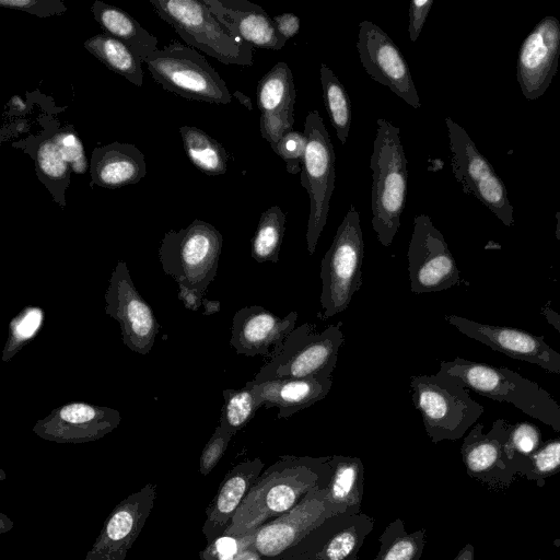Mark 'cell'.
Segmentation results:
<instances>
[{
  "label": "cell",
  "mask_w": 560,
  "mask_h": 560,
  "mask_svg": "<svg viewBox=\"0 0 560 560\" xmlns=\"http://www.w3.org/2000/svg\"><path fill=\"white\" fill-rule=\"evenodd\" d=\"M436 374L487 398L511 402L560 433V405L537 383L510 369L455 358L453 361H441Z\"/></svg>",
  "instance_id": "6da1fadb"
},
{
  "label": "cell",
  "mask_w": 560,
  "mask_h": 560,
  "mask_svg": "<svg viewBox=\"0 0 560 560\" xmlns=\"http://www.w3.org/2000/svg\"><path fill=\"white\" fill-rule=\"evenodd\" d=\"M370 167L372 170V228L380 243L388 247L400 226L407 196L408 162L399 128L377 119Z\"/></svg>",
  "instance_id": "7a4b0ae2"
},
{
  "label": "cell",
  "mask_w": 560,
  "mask_h": 560,
  "mask_svg": "<svg viewBox=\"0 0 560 560\" xmlns=\"http://www.w3.org/2000/svg\"><path fill=\"white\" fill-rule=\"evenodd\" d=\"M186 45L224 65L252 66L254 47L232 34L202 0H150Z\"/></svg>",
  "instance_id": "3957f363"
},
{
  "label": "cell",
  "mask_w": 560,
  "mask_h": 560,
  "mask_svg": "<svg viewBox=\"0 0 560 560\" xmlns=\"http://www.w3.org/2000/svg\"><path fill=\"white\" fill-rule=\"evenodd\" d=\"M410 387L415 407L434 443L463 438L483 413V406L470 397L467 387L436 373L412 376Z\"/></svg>",
  "instance_id": "277c9868"
},
{
  "label": "cell",
  "mask_w": 560,
  "mask_h": 560,
  "mask_svg": "<svg viewBox=\"0 0 560 560\" xmlns=\"http://www.w3.org/2000/svg\"><path fill=\"white\" fill-rule=\"evenodd\" d=\"M222 234L210 223L194 220L187 228L164 234L159 259L178 285L203 294L217 276Z\"/></svg>",
  "instance_id": "5b68a950"
},
{
  "label": "cell",
  "mask_w": 560,
  "mask_h": 560,
  "mask_svg": "<svg viewBox=\"0 0 560 560\" xmlns=\"http://www.w3.org/2000/svg\"><path fill=\"white\" fill-rule=\"evenodd\" d=\"M363 233L359 212L351 205L320 262L319 296L323 318L346 311L362 285Z\"/></svg>",
  "instance_id": "8992f818"
},
{
  "label": "cell",
  "mask_w": 560,
  "mask_h": 560,
  "mask_svg": "<svg viewBox=\"0 0 560 560\" xmlns=\"http://www.w3.org/2000/svg\"><path fill=\"white\" fill-rule=\"evenodd\" d=\"M340 327L341 322L329 325L322 332H315L308 323L295 327L272 351L270 360L261 366L254 381L331 376L345 341Z\"/></svg>",
  "instance_id": "52a82bcc"
},
{
  "label": "cell",
  "mask_w": 560,
  "mask_h": 560,
  "mask_svg": "<svg viewBox=\"0 0 560 560\" xmlns=\"http://www.w3.org/2000/svg\"><path fill=\"white\" fill-rule=\"evenodd\" d=\"M153 79L182 97L226 105L232 101L224 80L195 48L172 42L145 60Z\"/></svg>",
  "instance_id": "ba28073f"
},
{
  "label": "cell",
  "mask_w": 560,
  "mask_h": 560,
  "mask_svg": "<svg viewBox=\"0 0 560 560\" xmlns=\"http://www.w3.org/2000/svg\"><path fill=\"white\" fill-rule=\"evenodd\" d=\"M303 133L307 142L302 162L301 184L310 198L306 243L312 255L326 225L335 188V152L330 136L316 109L307 114Z\"/></svg>",
  "instance_id": "9c48e42d"
},
{
  "label": "cell",
  "mask_w": 560,
  "mask_h": 560,
  "mask_svg": "<svg viewBox=\"0 0 560 560\" xmlns=\"http://www.w3.org/2000/svg\"><path fill=\"white\" fill-rule=\"evenodd\" d=\"M452 172L465 194L485 205L505 226L514 224L508 190L488 160L479 152L466 130L445 118Z\"/></svg>",
  "instance_id": "30bf717a"
},
{
  "label": "cell",
  "mask_w": 560,
  "mask_h": 560,
  "mask_svg": "<svg viewBox=\"0 0 560 560\" xmlns=\"http://www.w3.org/2000/svg\"><path fill=\"white\" fill-rule=\"evenodd\" d=\"M407 259L412 293L443 291L460 282L447 243L427 214L413 219Z\"/></svg>",
  "instance_id": "8fae6325"
},
{
  "label": "cell",
  "mask_w": 560,
  "mask_h": 560,
  "mask_svg": "<svg viewBox=\"0 0 560 560\" xmlns=\"http://www.w3.org/2000/svg\"><path fill=\"white\" fill-rule=\"evenodd\" d=\"M105 314L120 324L122 343L131 351L148 354L159 332V323L136 289L127 264L119 260L105 292Z\"/></svg>",
  "instance_id": "7c38bea8"
},
{
  "label": "cell",
  "mask_w": 560,
  "mask_h": 560,
  "mask_svg": "<svg viewBox=\"0 0 560 560\" xmlns=\"http://www.w3.org/2000/svg\"><path fill=\"white\" fill-rule=\"evenodd\" d=\"M357 49L366 73L413 108L421 103L407 60L393 39L376 24L362 21Z\"/></svg>",
  "instance_id": "4fadbf2b"
},
{
  "label": "cell",
  "mask_w": 560,
  "mask_h": 560,
  "mask_svg": "<svg viewBox=\"0 0 560 560\" xmlns=\"http://www.w3.org/2000/svg\"><path fill=\"white\" fill-rule=\"evenodd\" d=\"M319 486L293 509L259 528L255 538L259 553L265 557L278 556L302 541L328 517L338 516L329 501L327 488Z\"/></svg>",
  "instance_id": "5bb4252c"
},
{
  "label": "cell",
  "mask_w": 560,
  "mask_h": 560,
  "mask_svg": "<svg viewBox=\"0 0 560 560\" xmlns=\"http://www.w3.org/2000/svg\"><path fill=\"white\" fill-rule=\"evenodd\" d=\"M445 319L465 336L494 351L536 364L549 373L560 374V353L541 336L520 328L483 324L457 315H446Z\"/></svg>",
  "instance_id": "9a60e30c"
},
{
  "label": "cell",
  "mask_w": 560,
  "mask_h": 560,
  "mask_svg": "<svg viewBox=\"0 0 560 560\" xmlns=\"http://www.w3.org/2000/svg\"><path fill=\"white\" fill-rule=\"evenodd\" d=\"M560 58V23L545 16L523 40L516 66V78L523 95L537 100L549 88Z\"/></svg>",
  "instance_id": "2e32d148"
},
{
  "label": "cell",
  "mask_w": 560,
  "mask_h": 560,
  "mask_svg": "<svg viewBox=\"0 0 560 560\" xmlns=\"http://www.w3.org/2000/svg\"><path fill=\"white\" fill-rule=\"evenodd\" d=\"M510 423L497 419L489 432L483 424L476 423L464 438L460 447L463 462L468 475L492 487H505L517 475L513 460L505 453Z\"/></svg>",
  "instance_id": "e0dca14e"
},
{
  "label": "cell",
  "mask_w": 560,
  "mask_h": 560,
  "mask_svg": "<svg viewBox=\"0 0 560 560\" xmlns=\"http://www.w3.org/2000/svg\"><path fill=\"white\" fill-rule=\"evenodd\" d=\"M121 420L118 410L88 402H69L39 419L34 431L38 435L60 441L81 442L97 439L115 429Z\"/></svg>",
  "instance_id": "ac0fdd59"
},
{
  "label": "cell",
  "mask_w": 560,
  "mask_h": 560,
  "mask_svg": "<svg viewBox=\"0 0 560 560\" xmlns=\"http://www.w3.org/2000/svg\"><path fill=\"white\" fill-rule=\"evenodd\" d=\"M296 319L295 311L281 318L259 305L243 307L233 317L230 345L237 354L270 358L295 328Z\"/></svg>",
  "instance_id": "d6986e66"
},
{
  "label": "cell",
  "mask_w": 560,
  "mask_h": 560,
  "mask_svg": "<svg viewBox=\"0 0 560 560\" xmlns=\"http://www.w3.org/2000/svg\"><path fill=\"white\" fill-rule=\"evenodd\" d=\"M215 18L234 35L253 47L280 50L287 43L267 12L246 0H202Z\"/></svg>",
  "instance_id": "ffe728a7"
},
{
  "label": "cell",
  "mask_w": 560,
  "mask_h": 560,
  "mask_svg": "<svg viewBox=\"0 0 560 560\" xmlns=\"http://www.w3.org/2000/svg\"><path fill=\"white\" fill-rule=\"evenodd\" d=\"M259 407H278V419L289 418L299 410L311 407L329 393L331 376L302 378L282 377L264 382L248 381Z\"/></svg>",
  "instance_id": "44dd1931"
},
{
  "label": "cell",
  "mask_w": 560,
  "mask_h": 560,
  "mask_svg": "<svg viewBox=\"0 0 560 560\" xmlns=\"http://www.w3.org/2000/svg\"><path fill=\"white\" fill-rule=\"evenodd\" d=\"M91 186L116 189L138 183L147 174L143 153L118 141L96 147L89 165Z\"/></svg>",
  "instance_id": "7402d4cb"
},
{
  "label": "cell",
  "mask_w": 560,
  "mask_h": 560,
  "mask_svg": "<svg viewBox=\"0 0 560 560\" xmlns=\"http://www.w3.org/2000/svg\"><path fill=\"white\" fill-rule=\"evenodd\" d=\"M91 11L105 33L125 44L141 62L158 49V38L122 9L96 0Z\"/></svg>",
  "instance_id": "603a6c76"
},
{
  "label": "cell",
  "mask_w": 560,
  "mask_h": 560,
  "mask_svg": "<svg viewBox=\"0 0 560 560\" xmlns=\"http://www.w3.org/2000/svg\"><path fill=\"white\" fill-rule=\"evenodd\" d=\"M327 481L328 498L338 515L359 508L363 485V464L357 457L332 456Z\"/></svg>",
  "instance_id": "cb8c5ba5"
},
{
  "label": "cell",
  "mask_w": 560,
  "mask_h": 560,
  "mask_svg": "<svg viewBox=\"0 0 560 560\" xmlns=\"http://www.w3.org/2000/svg\"><path fill=\"white\" fill-rule=\"evenodd\" d=\"M84 48L115 73L138 88L143 84L142 62L120 40L107 33L88 38Z\"/></svg>",
  "instance_id": "d4e9b609"
},
{
  "label": "cell",
  "mask_w": 560,
  "mask_h": 560,
  "mask_svg": "<svg viewBox=\"0 0 560 560\" xmlns=\"http://www.w3.org/2000/svg\"><path fill=\"white\" fill-rule=\"evenodd\" d=\"M295 96L293 74L284 61L277 62L257 85V105L261 114L294 109Z\"/></svg>",
  "instance_id": "484cf974"
},
{
  "label": "cell",
  "mask_w": 560,
  "mask_h": 560,
  "mask_svg": "<svg viewBox=\"0 0 560 560\" xmlns=\"http://www.w3.org/2000/svg\"><path fill=\"white\" fill-rule=\"evenodd\" d=\"M185 152L190 162L207 175H222L228 170L225 149L203 130L183 126L179 128Z\"/></svg>",
  "instance_id": "4316f807"
},
{
  "label": "cell",
  "mask_w": 560,
  "mask_h": 560,
  "mask_svg": "<svg viewBox=\"0 0 560 560\" xmlns=\"http://www.w3.org/2000/svg\"><path fill=\"white\" fill-rule=\"evenodd\" d=\"M36 173L55 200L65 206V191L70 184L71 168L63 160L54 139L42 141L36 150Z\"/></svg>",
  "instance_id": "83f0119b"
},
{
  "label": "cell",
  "mask_w": 560,
  "mask_h": 560,
  "mask_svg": "<svg viewBox=\"0 0 560 560\" xmlns=\"http://www.w3.org/2000/svg\"><path fill=\"white\" fill-rule=\"evenodd\" d=\"M319 78L325 108L338 139L345 144L348 139L352 117L349 95L332 70L325 63L320 65Z\"/></svg>",
  "instance_id": "f1b7e54d"
},
{
  "label": "cell",
  "mask_w": 560,
  "mask_h": 560,
  "mask_svg": "<svg viewBox=\"0 0 560 560\" xmlns=\"http://www.w3.org/2000/svg\"><path fill=\"white\" fill-rule=\"evenodd\" d=\"M284 231L285 214L278 206L264 211L252 238V257L257 262H278Z\"/></svg>",
  "instance_id": "f546056e"
},
{
  "label": "cell",
  "mask_w": 560,
  "mask_h": 560,
  "mask_svg": "<svg viewBox=\"0 0 560 560\" xmlns=\"http://www.w3.org/2000/svg\"><path fill=\"white\" fill-rule=\"evenodd\" d=\"M513 465L516 474L542 487L546 478L560 471V438L547 440L530 455L515 454Z\"/></svg>",
  "instance_id": "4dcf8cb0"
},
{
  "label": "cell",
  "mask_w": 560,
  "mask_h": 560,
  "mask_svg": "<svg viewBox=\"0 0 560 560\" xmlns=\"http://www.w3.org/2000/svg\"><path fill=\"white\" fill-rule=\"evenodd\" d=\"M220 427L231 434L245 427L260 408L253 388L246 383L241 389H224Z\"/></svg>",
  "instance_id": "1f68e13d"
},
{
  "label": "cell",
  "mask_w": 560,
  "mask_h": 560,
  "mask_svg": "<svg viewBox=\"0 0 560 560\" xmlns=\"http://www.w3.org/2000/svg\"><path fill=\"white\" fill-rule=\"evenodd\" d=\"M45 313L38 306L24 307L10 323V335L2 350L1 360L10 361L40 330Z\"/></svg>",
  "instance_id": "d6a6232c"
},
{
  "label": "cell",
  "mask_w": 560,
  "mask_h": 560,
  "mask_svg": "<svg viewBox=\"0 0 560 560\" xmlns=\"http://www.w3.org/2000/svg\"><path fill=\"white\" fill-rule=\"evenodd\" d=\"M541 443V432L537 425L527 421L517 422L510 424L505 453L513 460L515 454L530 455Z\"/></svg>",
  "instance_id": "836d02e7"
},
{
  "label": "cell",
  "mask_w": 560,
  "mask_h": 560,
  "mask_svg": "<svg viewBox=\"0 0 560 560\" xmlns=\"http://www.w3.org/2000/svg\"><path fill=\"white\" fill-rule=\"evenodd\" d=\"M363 534L359 527L350 525L338 530L323 546L319 551V560H346L361 544Z\"/></svg>",
  "instance_id": "e575fe53"
},
{
  "label": "cell",
  "mask_w": 560,
  "mask_h": 560,
  "mask_svg": "<svg viewBox=\"0 0 560 560\" xmlns=\"http://www.w3.org/2000/svg\"><path fill=\"white\" fill-rule=\"evenodd\" d=\"M63 160L75 174H84L88 171V161L80 138L72 130H62L52 137Z\"/></svg>",
  "instance_id": "d590c367"
},
{
  "label": "cell",
  "mask_w": 560,
  "mask_h": 560,
  "mask_svg": "<svg viewBox=\"0 0 560 560\" xmlns=\"http://www.w3.org/2000/svg\"><path fill=\"white\" fill-rule=\"evenodd\" d=\"M306 142L307 140L303 132L292 130L275 148L273 152L285 162L288 173L295 175L301 172Z\"/></svg>",
  "instance_id": "8d00e7d4"
},
{
  "label": "cell",
  "mask_w": 560,
  "mask_h": 560,
  "mask_svg": "<svg viewBox=\"0 0 560 560\" xmlns=\"http://www.w3.org/2000/svg\"><path fill=\"white\" fill-rule=\"evenodd\" d=\"M294 124V109L260 115V132L262 138L275 150L279 141L290 131Z\"/></svg>",
  "instance_id": "74e56055"
},
{
  "label": "cell",
  "mask_w": 560,
  "mask_h": 560,
  "mask_svg": "<svg viewBox=\"0 0 560 560\" xmlns=\"http://www.w3.org/2000/svg\"><path fill=\"white\" fill-rule=\"evenodd\" d=\"M423 544V534L400 536L382 550L376 560H417Z\"/></svg>",
  "instance_id": "f35d334b"
},
{
  "label": "cell",
  "mask_w": 560,
  "mask_h": 560,
  "mask_svg": "<svg viewBox=\"0 0 560 560\" xmlns=\"http://www.w3.org/2000/svg\"><path fill=\"white\" fill-rule=\"evenodd\" d=\"M0 5L24 11L38 18H50L67 11V7L60 0H0Z\"/></svg>",
  "instance_id": "ab89813d"
},
{
  "label": "cell",
  "mask_w": 560,
  "mask_h": 560,
  "mask_svg": "<svg viewBox=\"0 0 560 560\" xmlns=\"http://www.w3.org/2000/svg\"><path fill=\"white\" fill-rule=\"evenodd\" d=\"M247 486V480L243 475L236 474L231 477L223 486L217 502L221 513H231L241 502Z\"/></svg>",
  "instance_id": "60d3db41"
},
{
  "label": "cell",
  "mask_w": 560,
  "mask_h": 560,
  "mask_svg": "<svg viewBox=\"0 0 560 560\" xmlns=\"http://www.w3.org/2000/svg\"><path fill=\"white\" fill-rule=\"evenodd\" d=\"M433 4L432 0H412L409 5L408 33L411 42H416L424 26L427 16Z\"/></svg>",
  "instance_id": "b9f144b4"
},
{
  "label": "cell",
  "mask_w": 560,
  "mask_h": 560,
  "mask_svg": "<svg viewBox=\"0 0 560 560\" xmlns=\"http://www.w3.org/2000/svg\"><path fill=\"white\" fill-rule=\"evenodd\" d=\"M231 435L232 434L230 432L225 431L220 425L217 427L215 432L210 439L202 455V465L206 468L212 466L220 458Z\"/></svg>",
  "instance_id": "7bdbcfd3"
},
{
  "label": "cell",
  "mask_w": 560,
  "mask_h": 560,
  "mask_svg": "<svg viewBox=\"0 0 560 560\" xmlns=\"http://www.w3.org/2000/svg\"><path fill=\"white\" fill-rule=\"evenodd\" d=\"M132 527V517L128 512L116 513L107 525V534L113 540L126 537Z\"/></svg>",
  "instance_id": "ee69618b"
},
{
  "label": "cell",
  "mask_w": 560,
  "mask_h": 560,
  "mask_svg": "<svg viewBox=\"0 0 560 560\" xmlns=\"http://www.w3.org/2000/svg\"><path fill=\"white\" fill-rule=\"evenodd\" d=\"M278 33L287 40L298 34L301 26L300 18L293 13H283L272 18Z\"/></svg>",
  "instance_id": "f6af8a7d"
},
{
  "label": "cell",
  "mask_w": 560,
  "mask_h": 560,
  "mask_svg": "<svg viewBox=\"0 0 560 560\" xmlns=\"http://www.w3.org/2000/svg\"><path fill=\"white\" fill-rule=\"evenodd\" d=\"M178 299L190 311H197L202 305L203 294L184 285H178Z\"/></svg>",
  "instance_id": "bcb514c9"
},
{
  "label": "cell",
  "mask_w": 560,
  "mask_h": 560,
  "mask_svg": "<svg viewBox=\"0 0 560 560\" xmlns=\"http://www.w3.org/2000/svg\"><path fill=\"white\" fill-rule=\"evenodd\" d=\"M215 545L221 560H232L237 552V542L231 537H222Z\"/></svg>",
  "instance_id": "7dc6e473"
},
{
  "label": "cell",
  "mask_w": 560,
  "mask_h": 560,
  "mask_svg": "<svg viewBox=\"0 0 560 560\" xmlns=\"http://www.w3.org/2000/svg\"><path fill=\"white\" fill-rule=\"evenodd\" d=\"M540 313L547 323L560 334V314L552 308L550 301L542 305Z\"/></svg>",
  "instance_id": "c3c4849f"
},
{
  "label": "cell",
  "mask_w": 560,
  "mask_h": 560,
  "mask_svg": "<svg viewBox=\"0 0 560 560\" xmlns=\"http://www.w3.org/2000/svg\"><path fill=\"white\" fill-rule=\"evenodd\" d=\"M9 107L11 110L15 113H25L26 112V103L22 100L21 96L14 95L9 101Z\"/></svg>",
  "instance_id": "681fc988"
},
{
  "label": "cell",
  "mask_w": 560,
  "mask_h": 560,
  "mask_svg": "<svg viewBox=\"0 0 560 560\" xmlns=\"http://www.w3.org/2000/svg\"><path fill=\"white\" fill-rule=\"evenodd\" d=\"M203 305V315H211L214 313H218L220 311V302L219 301H209L203 298L202 300Z\"/></svg>",
  "instance_id": "f907efd6"
},
{
  "label": "cell",
  "mask_w": 560,
  "mask_h": 560,
  "mask_svg": "<svg viewBox=\"0 0 560 560\" xmlns=\"http://www.w3.org/2000/svg\"><path fill=\"white\" fill-rule=\"evenodd\" d=\"M454 560H474V546L471 544L465 545Z\"/></svg>",
  "instance_id": "816d5d0a"
},
{
  "label": "cell",
  "mask_w": 560,
  "mask_h": 560,
  "mask_svg": "<svg viewBox=\"0 0 560 560\" xmlns=\"http://www.w3.org/2000/svg\"><path fill=\"white\" fill-rule=\"evenodd\" d=\"M232 96L236 97L244 106H246L248 109H253L252 102L248 96L243 94L240 91H235Z\"/></svg>",
  "instance_id": "f5cc1de1"
},
{
  "label": "cell",
  "mask_w": 560,
  "mask_h": 560,
  "mask_svg": "<svg viewBox=\"0 0 560 560\" xmlns=\"http://www.w3.org/2000/svg\"><path fill=\"white\" fill-rule=\"evenodd\" d=\"M557 226H556V238L560 241V211L556 212Z\"/></svg>",
  "instance_id": "db71d44e"
},
{
  "label": "cell",
  "mask_w": 560,
  "mask_h": 560,
  "mask_svg": "<svg viewBox=\"0 0 560 560\" xmlns=\"http://www.w3.org/2000/svg\"><path fill=\"white\" fill-rule=\"evenodd\" d=\"M552 546L560 548V537L552 541Z\"/></svg>",
  "instance_id": "11a10c76"
},
{
  "label": "cell",
  "mask_w": 560,
  "mask_h": 560,
  "mask_svg": "<svg viewBox=\"0 0 560 560\" xmlns=\"http://www.w3.org/2000/svg\"><path fill=\"white\" fill-rule=\"evenodd\" d=\"M24 127H25V125L23 122H20V124H18L16 129H18V131H23Z\"/></svg>",
  "instance_id": "9f6ffc18"
},
{
  "label": "cell",
  "mask_w": 560,
  "mask_h": 560,
  "mask_svg": "<svg viewBox=\"0 0 560 560\" xmlns=\"http://www.w3.org/2000/svg\"><path fill=\"white\" fill-rule=\"evenodd\" d=\"M250 560H254V559H250Z\"/></svg>",
  "instance_id": "6f0895ef"
}]
</instances>
